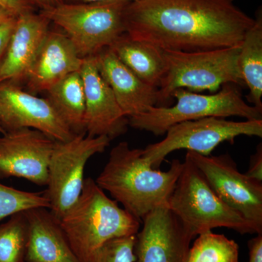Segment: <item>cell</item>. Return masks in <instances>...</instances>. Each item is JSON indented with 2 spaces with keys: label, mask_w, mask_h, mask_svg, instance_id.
I'll use <instances>...</instances> for the list:
<instances>
[{
  "label": "cell",
  "mask_w": 262,
  "mask_h": 262,
  "mask_svg": "<svg viewBox=\"0 0 262 262\" xmlns=\"http://www.w3.org/2000/svg\"><path fill=\"white\" fill-rule=\"evenodd\" d=\"M253 24L233 0H136L125 15L129 37L184 52L241 46Z\"/></svg>",
  "instance_id": "obj_1"
},
{
  "label": "cell",
  "mask_w": 262,
  "mask_h": 262,
  "mask_svg": "<svg viewBox=\"0 0 262 262\" xmlns=\"http://www.w3.org/2000/svg\"><path fill=\"white\" fill-rule=\"evenodd\" d=\"M182 168L183 163L175 159L167 171L157 170L144 159L143 149H131L122 141L111 150L96 182L141 221L155 208L168 204Z\"/></svg>",
  "instance_id": "obj_2"
},
{
  "label": "cell",
  "mask_w": 262,
  "mask_h": 262,
  "mask_svg": "<svg viewBox=\"0 0 262 262\" xmlns=\"http://www.w3.org/2000/svg\"><path fill=\"white\" fill-rule=\"evenodd\" d=\"M59 223L81 262H94L108 241L134 235L140 227V221L108 198L91 178L84 179L80 196Z\"/></svg>",
  "instance_id": "obj_3"
},
{
  "label": "cell",
  "mask_w": 262,
  "mask_h": 262,
  "mask_svg": "<svg viewBox=\"0 0 262 262\" xmlns=\"http://www.w3.org/2000/svg\"><path fill=\"white\" fill-rule=\"evenodd\" d=\"M167 206L192 238L218 227L233 229L242 234L262 233L221 199L187 156Z\"/></svg>",
  "instance_id": "obj_4"
},
{
  "label": "cell",
  "mask_w": 262,
  "mask_h": 262,
  "mask_svg": "<svg viewBox=\"0 0 262 262\" xmlns=\"http://www.w3.org/2000/svg\"><path fill=\"white\" fill-rule=\"evenodd\" d=\"M166 71L159 87V103H166L177 89L218 92L227 84L245 86L239 72L241 46L210 51L163 50Z\"/></svg>",
  "instance_id": "obj_5"
},
{
  "label": "cell",
  "mask_w": 262,
  "mask_h": 262,
  "mask_svg": "<svg viewBox=\"0 0 262 262\" xmlns=\"http://www.w3.org/2000/svg\"><path fill=\"white\" fill-rule=\"evenodd\" d=\"M171 98L177 100L173 106H154L145 113L129 117V126L163 136L176 124L206 117L237 116L247 120H262V110L248 104L232 84H225L210 95L177 89Z\"/></svg>",
  "instance_id": "obj_6"
},
{
  "label": "cell",
  "mask_w": 262,
  "mask_h": 262,
  "mask_svg": "<svg viewBox=\"0 0 262 262\" xmlns=\"http://www.w3.org/2000/svg\"><path fill=\"white\" fill-rule=\"evenodd\" d=\"M130 2L65 3L39 13L56 24L82 58L96 56L125 33V15Z\"/></svg>",
  "instance_id": "obj_7"
},
{
  "label": "cell",
  "mask_w": 262,
  "mask_h": 262,
  "mask_svg": "<svg viewBox=\"0 0 262 262\" xmlns=\"http://www.w3.org/2000/svg\"><path fill=\"white\" fill-rule=\"evenodd\" d=\"M163 141L143 149V157L152 168H158L169 154L187 149L208 156L222 143L233 142L239 136L262 137V120L229 121L210 117L176 124L165 133Z\"/></svg>",
  "instance_id": "obj_8"
},
{
  "label": "cell",
  "mask_w": 262,
  "mask_h": 262,
  "mask_svg": "<svg viewBox=\"0 0 262 262\" xmlns=\"http://www.w3.org/2000/svg\"><path fill=\"white\" fill-rule=\"evenodd\" d=\"M111 140L106 136L76 135L67 141H56L48 167L50 211L59 221L80 196L86 164L94 155L102 153Z\"/></svg>",
  "instance_id": "obj_9"
},
{
  "label": "cell",
  "mask_w": 262,
  "mask_h": 262,
  "mask_svg": "<svg viewBox=\"0 0 262 262\" xmlns=\"http://www.w3.org/2000/svg\"><path fill=\"white\" fill-rule=\"evenodd\" d=\"M226 204L241 213L262 232V184L241 173L228 155H187Z\"/></svg>",
  "instance_id": "obj_10"
},
{
  "label": "cell",
  "mask_w": 262,
  "mask_h": 262,
  "mask_svg": "<svg viewBox=\"0 0 262 262\" xmlns=\"http://www.w3.org/2000/svg\"><path fill=\"white\" fill-rule=\"evenodd\" d=\"M0 128L5 134L35 129L58 141L71 140L76 136L48 98L38 97L9 82L0 83Z\"/></svg>",
  "instance_id": "obj_11"
},
{
  "label": "cell",
  "mask_w": 262,
  "mask_h": 262,
  "mask_svg": "<svg viewBox=\"0 0 262 262\" xmlns=\"http://www.w3.org/2000/svg\"><path fill=\"white\" fill-rule=\"evenodd\" d=\"M56 140L41 131L23 128L0 136V178L18 177L47 186Z\"/></svg>",
  "instance_id": "obj_12"
},
{
  "label": "cell",
  "mask_w": 262,
  "mask_h": 262,
  "mask_svg": "<svg viewBox=\"0 0 262 262\" xmlns=\"http://www.w3.org/2000/svg\"><path fill=\"white\" fill-rule=\"evenodd\" d=\"M136 235L134 262H187L190 235L167 205L143 219Z\"/></svg>",
  "instance_id": "obj_13"
},
{
  "label": "cell",
  "mask_w": 262,
  "mask_h": 262,
  "mask_svg": "<svg viewBox=\"0 0 262 262\" xmlns=\"http://www.w3.org/2000/svg\"><path fill=\"white\" fill-rule=\"evenodd\" d=\"M80 72L85 97L86 134L91 137L106 136L111 141L125 134L129 126L128 117L100 75L94 56L84 58Z\"/></svg>",
  "instance_id": "obj_14"
},
{
  "label": "cell",
  "mask_w": 262,
  "mask_h": 262,
  "mask_svg": "<svg viewBox=\"0 0 262 262\" xmlns=\"http://www.w3.org/2000/svg\"><path fill=\"white\" fill-rule=\"evenodd\" d=\"M51 24L42 13L35 12L17 17L14 30L0 61V83L18 84L26 80Z\"/></svg>",
  "instance_id": "obj_15"
},
{
  "label": "cell",
  "mask_w": 262,
  "mask_h": 262,
  "mask_svg": "<svg viewBox=\"0 0 262 262\" xmlns=\"http://www.w3.org/2000/svg\"><path fill=\"white\" fill-rule=\"evenodd\" d=\"M94 58L100 75L110 86L122 112L128 118L158 106V89L140 80L110 48L100 51Z\"/></svg>",
  "instance_id": "obj_16"
},
{
  "label": "cell",
  "mask_w": 262,
  "mask_h": 262,
  "mask_svg": "<svg viewBox=\"0 0 262 262\" xmlns=\"http://www.w3.org/2000/svg\"><path fill=\"white\" fill-rule=\"evenodd\" d=\"M84 59L64 33L49 30L25 80L29 91L47 92L67 75L80 72Z\"/></svg>",
  "instance_id": "obj_17"
},
{
  "label": "cell",
  "mask_w": 262,
  "mask_h": 262,
  "mask_svg": "<svg viewBox=\"0 0 262 262\" xmlns=\"http://www.w3.org/2000/svg\"><path fill=\"white\" fill-rule=\"evenodd\" d=\"M24 213L29 225L25 262H81L59 221L48 208H34Z\"/></svg>",
  "instance_id": "obj_18"
},
{
  "label": "cell",
  "mask_w": 262,
  "mask_h": 262,
  "mask_svg": "<svg viewBox=\"0 0 262 262\" xmlns=\"http://www.w3.org/2000/svg\"><path fill=\"white\" fill-rule=\"evenodd\" d=\"M108 48L140 80L158 89L166 71L163 49L133 39L126 33L117 38Z\"/></svg>",
  "instance_id": "obj_19"
},
{
  "label": "cell",
  "mask_w": 262,
  "mask_h": 262,
  "mask_svg": "<svg viewBox=\"0 0 262 262\" xmlns=\"http://www.w3.org/2000/svg\"><path fill=\"white\" fill-rule=\"evenodd\" d=\"M48 100L75 135L85 134V97L80 72L67 75L47 91Z\"/></svg>",
  "instance_id": "obj_20"
},
{
  "label": "cell",
  "mask_w": 262,
  "mask_h": 262,
  "mask_svg": "<svg viewBox=\"0 0 262 262\" xmlns=\"http://www.w3.org/2000/svg\"><path fill=\"white\" fill-rule=\"evenodd\" d=\"M239 72L245 86L249 89L248 101L262 110V14L256 13L254 24L241 45L238 57Z\"/></svg>",
  "instance_id": "obj_21"
},
{
  "label": "cell",
  "mask_w": 262,
  "mask_h": 262,
  "mask_svg": "<svg viewBox=\"0 0 262 262\" xmlns=\"http://www.w3.org/2000/svg\"><path fill=\"white\" fill-rule=\"evenodd\" d=\"M238 245L212 231L198 235L190 247L187 262H238Z\"/></svg>",
  "instance_id": "obj_22"
},
{
  "label": "cell",
  "mask_w": 262,
  "mask_h": 262,
  "mask_svg": "<svg viewBox=\"0 0 262 262\" xmlns=\"http://www.w3.org/2000/svg\"><path fill=\"white\" fill-rule=\"evenodd\" d=\"M29 225L25 213L10 216L0 225V262H25Z\"/></svg>",
  "instance_id": "obj_23"
},
{
  "label": "cell",
  "mask_w": 262,
  "mask_h": 262,
  "mask_svg": "<svg viewBox=\"0 0 262 262\" xmlns=\"http://www.w3.org/2000/svg\"><path fill=\"white\" fill-rule=\"evenodd\" d=\"M44 208L50 209V201L42 192L18 190L0 183V221L16 213Z\"/></svg>",
  "instance_id": "obj_24"
},
{
  "label": "cell",
  "mask_w": 262,
  "mask_h": 262,
  "mask_svg": "<svg viewBox=\"0 0 262 262\" xmlns=\"http://www.w3.org/2000/svg\"><path fill=\"white\" fill-rule=\"evenodd\" d=\"M136 235L117 237L108 241L98 250L94 262H134Z\"/></svg>",
  "instance_id": "obj_25"
},
{
  "label": "cell",
  "mask_w": 262,
  "mask_h": 262,
  "mask_svg": "<svg viewBox=\"0 0 262 262\" xmlns=\"http://www.w3.org/2000/svg\"><path fill=\"white\" fill-rule=\"evenodd\" d=\"M0 5L9 10L16 16L29 12H34L36 8L30 0H0Z\"/></svg>",
  "instance_id": "obj_26"
},
{
  "label": "cell",
  "mask_w": 262,
  "mask_h": 262,
  "mask_svg": "<svg viewBox=\"0 0 262 262\" xmlns=\"http://www.w3.org/2000/svg\"><path fill=\"white\" fill-rule=\"evenodd\" d=\"M249 178L262 182V146L260 144L255 155L252 156L249 169L246 173Z\"/></svg>",
  "instance_id": "obj_27"
},
{
  "label": "cell",
  "mask_w": 262,
  "mask_h": 262,
  "mask_svg": "<svg viewBox=\"0 0 262 262\" xmlns=\"http://www.w3.org/2000/svg\"><path fill=\"white\" fill-rule=\"evenodd\" d=\"M16 18L17 17L0 26V61L4 56L10 37L14 30Z\"/></svg>",
  "instance_id": "obj_28"
},
{
  "label": "cell",
  "mask_w": 262,
  "mask_h": 262,
  "mask_svg": "<svg viewBox=\"0 0 262 262\" xmlns=\"http://www.w3.org/2000/svg\"><path fill=\"white\" fill-rule=\"evenodd\" d=\"M249 260L248 262H262V233L248 241Z\"/></svg>",
  "instance_id": "obj_29"
},
{
  "label": "cell",
  "mask_w": 262,
  "mask_h": 262,
  "mask_svg": "<svg viewBox=\"0 0 262 262\" xmlns=\"http://www.w3.org/2000/svg\"><path fill=\"white\" fill-rule=\"evenodd\" d=\"M30 2L35 8H39L40 11L52 9L63 3V0H30Z\"/></svg>",
  "instance_id": "obj_30"
},
{
  "label": "cell",
  "mask_w": 262,
  "mask_h": 262,
  "mask_svg": "<svg viewBox=\"0 0 262 262\" xmlns=\"http://www.w3.org/2000/svg\"><path fill=\"white\" fill-rule=\"evenodd\" d=\"M16 17L18 16L13 14L11 11L5 8L3 5H0V26L10 21V20L16 18Z\"/></svg>",
  "instance_id": "obj_31"
},
{
  "label": "cell",
  "mask_w": 262,
  "mask_h": 262,
  "mask_svg": "<svg viewBox=\"0 0 262 262\" xmlns=\"http://www.w3.org/2000/svg\"><path fill=\"white\" fill-rule=\"evenodd\" d=\"M104 1H110V0H63V3L80 4V3H94ZM125 1L134 2L136 1V0H125Z\"/></svg>",
  "instance_id": "obj_32"
},
{
  "label": "cell",
  "mask_w": 262,
  "mask_h": 262,
  "mask_svg": "<svg viewBox=\"0 0 262 262\" xmlns=\"http://www.w3.org/2000/svg\"><path fill=\"white\" fill-rule=\"evenodd\" d=\"M5 134V132L4 131H3V129L2 128H0V136H1L2 135H3V134Z\"/></svg>",
  "instance_id": "obj_33"
}]
</instances>
